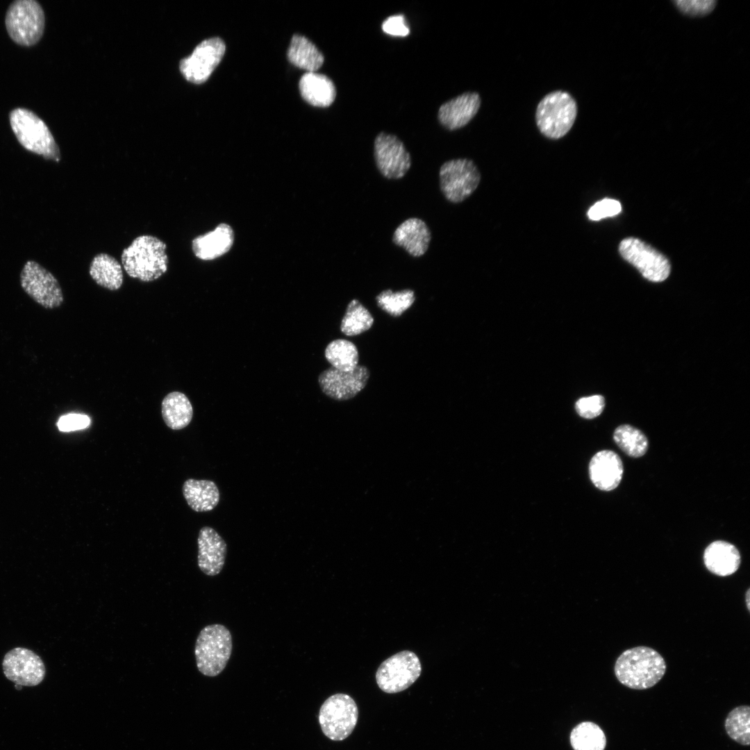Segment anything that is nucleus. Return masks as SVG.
Segmentation results:
<instances>
[{"label":"nucleus","mask_w":750,"mask_h":750,"mask_svg":"<svg viewBox=\"0 0 750 750\" xmlns=\"http://www.w3.org/2000/svg\"><path fill=\"white\" fill-rule=\"evenodd\" d=\"M167 244L158 238L142 235L135 238L121 255L122 266L131 278L151 282L168 269Z\"/></svg>","instance_id":"obj_1"},{"label":"nucleus","mask_w":750,"mask_h":750,"mask_svg":"<svg viewBox=\"0 0 750 750\" xmlns=\"http://www.w3.org/2000/svg\"><path fill=\"white\" fill-rule=\"evenodd\" d=\"M666 663L656 650L636 647L624 651L617 659L615 674L624 685L635 690L654 686L663 677Z\"/></svg>","instance_id":"obj_2"},{"label":"nucleus","mask_w":750,"mask_h":750,"mask_svg":"<svg viewBox=\"0 0 750 750\" xmlns=\"http://www.w3.org/2000/svg\"><path fill=\"white\" fill-rule=\"evenodd\" d=\"M578 107L567 92L555 90L547 94L538 103L535 114L540 132L549 139L564 137L576 121Z\"/></svg>","instance_id":"obj_3"},{"label":"nucleus","mask_w":750,"mask_h":750,"mask_svg":"<svg viewBox=\"0 0 750 750\" xmlns=\"http://www.w3.org/2000/svg\"><path fill=\"white\" fill-rule=\"evenodd\" d=\"M9 119L15 135L24 149L47 160L60 161L59 147L47 124L36 114L17 108L10 111Z\"/></svg>","instance_id":"obj_4"},{"label":"nucleus","mask_w":750,"mask_h":750,"mask_svg":"<svg viewBox=\"0 0 750 750\" xmlns=\"http://www.w3.org/2000/svg\"><path fill=\"white\" fill-rule=\"evenodd\" d=\"M232 636L222 624L205 626L199 633L194 647L198 670L203 675L214 677L226 667L231 656Z\"/></svg>","instance_id":"obj_5"},{"label":"nucleus","mask_w":750,"mask_h":750,"mask_svg":"<svg viewBox=\"0 0 750 750\" xmlns=\"http://www.w3.org/2000/svg\"><path fill=\"white\" fill-rule=\"evenodd\" d=\"M5 24L10 38L15 43L24 47L33 46L43 35L44 12L35 0H16L7 10Z\"/></svg>","instance_id":"obj_6"},{"label":"nucleus","mask_w":750,"mask_h":750,"mask_svg":"<svg viewBox=\"0 0 750 750\" xmlns=\"http://www.w3.org/2000/svg\"><path fill=\"white\" fill-rule=\"evenodd\" d=\"M358 719V708L349 694L338 693L322 703L319 712V723L323 733L330 740L341 741L354 730Z\"/></svg>","instance_id":"obj_7"},{"label":"nucleus","mask_w":750,"mask_h":750,"mask_svg":"<svg viewBox=\"0 0 750 750\" xmlns=\"http://www.w3.org/2000/svg\"><path fill=\"white\" fill-rule=\"evenodd\" d=\"M480 180L476 165L468 158L448 160L440 168V188L451 203H458L468 198L478 187Z\"/></svg>","instance_id":"obj_8"},{"label":"nucleus","mask_w":750,"mask_h":750,"mask_svg":"<svg viewBox=\"0 0 750 750\" xmlns=\"http://www.w3.org/2000/svg\"><path fill=\"white\" fill-rule=\"evenodd\" d=\"M422 665L417 656L404 650L385 660L376 673V681L384 692L394 694L408 689L419 677Z\"/></svg>","instance_id":"obj_9"},{"label":"nucleus","mask_w":750,"mask_h":750,"mask_svg":"<svg viewBox=\"0 0 750 750\" xmlns=\"http://www.w3.org/2000/svg\"><path fill=\"white\" fill-rule=\"evenodd\" d=\"M19 278L23 290L40 306L55 309L62 304L63 293L57 278L36 261H26Z\"/></svg>","instance_id":"obj_10"},{"label":"nucleus","mask_w":750,"mask_h":750,"mask_svg":"<svg viewBox=\"0 0 750 750\" xmlns=\"http://www.w3.org/2000/svg\"><path fill=\"white\" fill-rule=\"evenodd\" d=\"M621 256L653 282L665 281L670 273L668 260L658 251L635 238L623 240L619 246Z\"/></svg>","instance_id":"obj_11"},{"label":"nucleus","mask_w":750,"mask_h":750,"mask_svg":"<svg viewBox=\"0 0 750 750\" xmlns=\"http://www.w3.org/2000/svg\"><path fill=\"white\" fill-rule=\"evenodd\" d=\"M374 155L378 170L388 179L402 178L412 165L410 154L402 141L384 132L374 140Z\"/></svg>","instance_id":"obj_12"},{"label":"nucleus","mask_w":750,"mask_h":750,"mask_svg":"<svg viewBox=\"0 0 750 750\" xmlns=\"http://www.w3.org/2000/svg\"><path fill=\"white\" fill-rule=\"evenodd\" d=\"M225 49L224 41L219 38L205 40L196 47L190 56L180 61V72L187 81L202 83L218 65Z\"/></svg>","instance_id":"obj_13"},{"label":"nucleus","mask_w":750,"mask_h":750,"mask_svg":"<svg viewBox=\"0 0 750 750\" xmlns=\"http://www.w3.org/2000/svg\"><path fill=\"white\" fill-rule=\"evenodd\" d=\"M2 667L6 677L20 686L37 685L45 676V667L41 658L24 647H16L7 652Z\"/></svg>","instance_id":"obj_14"},{"label":"nucleus","mask_w":750,"mask_h":750,"mask_svg":"<svg viewBox=\"0 0 750 750\" xmlns=\"http://www.w3.org/2000/svg\"><path fill=\"white\" fill-rule=\"evenodd\" d=\"M369 375V370L364 365H358L351 372H342L331 367L320 373L318 383L326 396L344 401L352 399L364 389Z\"/></svg>","instance_id":"obj_15"},{"label":"nucleus","mask_w":750,"mask_h":750,"mask_svg":"<svg viewBox=\"0 0 750 750\" xmlns=\"http://www.w3.org/2000/svg\"><path fill=\"white\" fill-rule=\"evenodd\" d=\"M198 566L205 574H219L223 569L227 553L224 540L212 527L203 526L199 533Z\"/></svg>","instance_id":"obj_16"},{"label":"nucleus","mask_w":750,"mask_h":750,"mask_svg":"<svg viewBox=\"0 0 750 750\" xmlns=\"http://www.w3.org/2000/svg\"><path fill=\"white\" fill-rule=\"evenodd\" d=\"M481 104L478 93L467 92L445 102L439 108L438 119L453 131L467 125L477 114Z\"/></svg>","instance_id":"obj_17"},{"label":"nucleus","mask_w":750,"mask_h":750,"mask_svg":"<svg viewBox=\"0 0 750 750\" xmlns=\"http://www.w3.org/2000/svg\"><path fill=\"white\" fill-rule=\"evenodd\" d=\"M624 468L619 456L610 450H603L593 456L589 464L590 478L599 490L610 491L622 481Z\"/></svg>","instance_id":"obj_18"},{"label":"nucleus","mask_w":750,"mask_h":750,"mask_svg":"<svg viewBox=\"0 0 750 750\" xmlns=\"http://www.w3.org/2000/svg\"><path fill=\"white\" fill-rule=\"evenodd\" d=\"M431 240V232L426 222L417 217L403 221L394 231L393 243L403 248L415 258L421 257L427 251Z\"/></svg>","instance_id":"obj_19"},{"label":"nucleus","mask_w":750,"mask_h":750,"mask_svg":"<svg viewBox=\"0 0 750 750\" xmlns=\"http://www.w3.org/2000/svg\"><path fill=\"white\" fill-rule=\"evenodd\" d=\"M703 562L711 573L719 576H727L738 569L741 558L739 551L733 544L717 540L706 548Z\"/></svg>","instance_id":"obj_20"},{"label":"nucleus","mask_w":750,"mask_h":750,"mask_svg":"<svg viewBox=\"0 0 750 750\" xmlns=\"http://www.w3.org/2000/svg\"><path fill=\"white\" fill-rule=\"evenodd\" d=\"M233 242V232L230 226L220 224L212 231L193 239L192 249L199 259L210 260L226 253Z\"/></svg>","instance_id":"obj_21"},{"label":"nucleus","mask_w":750,"mask_h":750,"mask_svg":"<svg viewBox=\"0 0 750 750\" xmlns=\"http://www.w3.org/2000/svg\"><path fill=\"white\" fill-rule=\"evenodd\" d=\"M299 90L305 101L318 107L329 106L336 96L333 81L328 76L315 72H307L301 76Z\"/></svg>","instance_id":"obj_22"},{"label":"nucleus","mask_w":750,"mask_h":750,"mask_svg":"<svg viewBox=\"0 0 750 750\" xmlns=\"http://www.w3.org/2000/svg\"><path fill=\"white\" fill-rule=\"evenodd\" d=\"M183 494L189 507L195 512L213 510L220 498L217 485L209 480H186L183 485Z\"/></svg>","instance_id":"obj_23"},{"label":"nucleus","mask_w":750,"mask_h":750,"mask_svg":"<svg viewBox=\"0 0 750 750\" xmlns=\"http://www.w3.org/2000/svg\"><path fill=\"white\" fill-rule=\"evenodd\" d=\"M89 274L98 285L111 291L119 290L123 284L122 265L108 253H101L93 258Z\"/></svg>","instance_id":"obj_24"},{"label":"nucleus","mask_w":750,"mask_h":750,"mask_svg":"<svg viewBox=\"0 0 750 750\" xmlns=\"http://www.w3.org/2000/svg\"><path fill=\"white\" fill-rule=\"evenodd\" d=\"M161 413L165 424L172 430H181L190 423L193 408L188 397L178 391L168 393L162 399Z\"/></svg>","instance_id":"obj_25"},{"label":"nucleus","mask_w":750,"mask_h":750,"mask_svg":"<svg viewBox=\"0 0 750 750\" xmlns=\"http://www.w3.org/2000/svg\"><path fill=\"white\" fill-rule=\"evenodd\" d=\"M288 57L290 62L308 72H315L324 62V56L315 44L299 35H293Z\"/></svg>","instance_id":"obj_26"},{"label":"nucleus","mask_w":750,"mask_h":750,"mask_svg":"<svg viewBox=\"0 0 750 750\" xmlns=\"http://www.w3.org/2000/svg\"><path fill=\"white\" fill-rule=\"evenodd\" d=\"M327 361L336 369L353 371L358 365L359 355L356 345L344 339H337L328 344L324 351Z\"/></svg>","instance_id":"obj_27"},{"label":"nucleus","mask_w":750,"mask_h":750,"mask_svg":"<svg viewBox=\"0 0 750 750\" xmlns=\"http://www.w3.org/2000/svg\"><path fill=\"white\" fill-rule=\"evenodd\" d=\"M570 742L574 750H604L606 738L597 724L592 722H583L572 731Z\"/></svg>","instance_id":"obj_28"},{"label":"nucleus","mask_w":750,"mask_h":750,"mask_svg":"<svg viewBox=\"0 0 750 750\" xmlns=\"http://www.w3.org/2000/svg\"><path fill=\"white\" fill-rule=\"evenodd\" d=\"M374 318L369 310L358 299L351 300L341 321L340 331L347 336H355L368 331L373 325Z\"/></svg>","instance_id":"obj_29"},{"label":"nucleus","mask_w":750,"mask_h":750,"mask_svg":"<svg viewBox=\"0 0 750 750\" xmlns=\"http://www.w3.org/2000/svg\"><path fill=\"white\" fill-rule=\"evenodd\" d=\"M613 439L620 449L631 457H641L648 449V440L646 435L631 425L624 424L618 426L615 430Z\"/></svg>","instance_id":"obj_30"},{"label":"nucleus","mask_w":750,"mask_h":750,"mask_svg":"<svg viewBox=\"0 0 750 750\" xmlns=\"http://www.w3.org/2000/svg\"><path fill=\"white\" fill-rule=\"evenodd\" d=\"M750 707L747 705L733 708L727 715L724 726L728 735L736 742L750 744Z\"/></svg>","instance_id":"obj_31"},{"label":"nucleus","mask_w":750,"mask_h":750,"mask_svg":"<svg viewBox=\"0 0 750 750\" xmlns=\"http://www.w3.org/2000/svg\"><path fill=\"white\" fill-rule=\"evenodd\" d=\"M378 306L392 317L401 316L411 307L415 301V292L405 289L392 292L390 289L383 290L376 297Z\"/></svg>","instance_id":"obj_32"},{"label":"nucleus","mask_w":750,"mask_h":750,"mask_svg":"<svg viewBox=\"0 0 750 750\" xmlns=\"http://www.w3.org/2000/svg\"><path fill=\"white\" fill-rule=\"evenodd\" d=\"M604 407L605 399L603 396L599 394L582 397L575 403L577 413L585 419H592L599 416Z\"/></svg>","instance_id":"obj_33"},{"label":"nucleus","mask_w":750,"mask_h":750,"mask_svg":"<svg viewBox=\"0 0 750 750\" xmlns=\"http://www.w3.org/2000/svg\"><path fill=\"white\" fill-rule=\"evenodd\" d=\"M674 3L683 13L691 17H701L712 10L717 1L713 0H677L674 1Z\"/></svg>","instance_id":"obj_34"},{"label":"nucleus","mask_w":750,"mask_h":750,"mask_svg":"<svg viewBox=\"0 0 750 750\" xmlns=\"http://www.w3.org/2000/svg\"><path fill=\"white\" fill-rule=\"evenodd\" d=\"M620 203L615 199H604L594 203L588 211L590 219L597 221L602 218L612 217L620 212Z\"/></svg>","instance_id":"obj_35"},{"label":"nucleus","mask_w":750,"mask_h":750,"mask_svg":"<svg viewBox=\"0 0 750 750\" xmlns=\"http://www.w3.org/2000/svg\"><path fill=\"white\" fill-rule=\"evenodd\" d=\"M90 424V417L82 414H68L62 416L57 423L58 429L63 432L84 429Z\"/></svg>","instance_id":"obj_36"},{"label":"nucleus","mask_w":750,"mask_h":750,"mask_svg":"<svg viewBox=\"0 0 750 750\" xmlns=\"http://www.w3.org/2000/svg\"><path fill=\"white\" fill-rule=\"evenodd\" d=\"M382 29L385 33L394 36L405 37L410 33L406 19L402 15L388 17L383 22Z\"/></svg>","instance_id":"obj_37"},{"label":"nucleus","mask_w":750,"mask_h":750,"mask_svg":"<svg viewBox=\"0 0 750 750\" xmlns=\"http://www.w3.org/2000/svg\"><path fill=\"white\" fill-rule=\"evenodd\" d=\"M749 592H750V590H749V589H748V590H747V592H746V595H745V599H746V603H747V609H748V610H750V608H749V606H750V604H749V600H750V599H749V596H750V593H749Z\"/></svg>","instance_id":"obj_38"}]
</instances>
